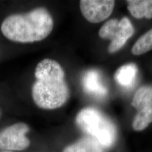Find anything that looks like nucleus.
Here are the masks:
<instances>
[{
	"label": "nucleus",
	"instance_id": "1",
	"mask_svg": "<svg viewBox=\"0 0 152 152\" xmlns=\"http://www.w3.org/2000/svg\"><path fill=\"white\" fill-rule=\"evenodd\" d=\"M36 81L32 87V97L42 109L53 110L64 106L70 97V90L62 66L55 60L45 58L35 68Z\"/></svg>",
	"mask_w": 152,
	"mask_h": 152
},
{
	"label": "nucleus",
	"instance_id": "2",
	"mask_svg": "<svg viewBox=\"0 0 152 152\" xmlns=\"http://www.w3.org/2000/svg\"><path fill=\"white\" fill-rule=\"evenodd\" d=\"M54 20L47 9L39 7L26 14H12L1 25L3 35L19 43H33L45 39L52 33Z\"/></svg>",
	"mask_w": 152,
	"mask_h": 152
},
{
	"label": "nucleus",
	"instance_id": "3",
	"mask_svg": "<svg viewBox=\"0 0 152 152\" xmlns=\"http://www.w3.org/2000/svg\"><path fill=\"white\" fill-rule=\"evenodd\" d=\"M76 124L103 147H111L117 140L115 125L106 115L94 108L82 109L76 117Z\"/></svg>",
	"mask_w": 152,
	"mask_h": 152
},
{
	"label": "nucleus",
	"instance_id": "4",
	"mask_svg": "<svg viewBox=\"0 0 152 152\" xmlns=\"http://www.w3.org/2000/svg\"><path fill=\"white\" fill-rule=\"evenodd\" d=\"M134 33V28L130 20L124 17L120 20L116 18L108 20L100 28L99 35L101 38L111 40L108 50L113 54L122 48Z\"/></svg>",
	"mask_w": 152,
	"mask_h": 152
},
{
	"label": "nucleus",
	"instance_id": "5",
	"mask_svg": "<svg viewBox=\"0 0 152 152\" xmlns=\"http://www.w3.org/2000/svg\"><path fill=\"white\" fill-rule=\"evenodd\" d=\"M131 105L137 109L133 119V130L140 132L145 130L152 123V86L144 85L139 88Z\"/></svg>",
	"mask_w": 152,
	"mask_h": 152
},
{
	"label": "nucleus",
	"instance_id": "6",
	"mask_svg": "<svg viewBox=\"0 0 152 152\" xmlns=\"http://www.w3.org/2000/svg\"><path fill=\"white\" fill-rule=\"evenodd\" d=\"M30 128L24 123H17L0 131V149L1 151H21L29 147L30 141L26 134Z\"/></svg>",
	"mask_w": 152,
	"mask_h": 152
},
{
	"label": "nucleus",
	"instance_id": "7",
	"mask_svg": "<svg viewBox=\"0 0 152 152\" xmlns=\"http://www.w3.org/2000/svg\"><path fill=\"white\" fill-rule=\"evenodd\" d=\"M113 0H81L80 8L83 16L92 23H97L107 19L113 11Z\"/></svg>",
	"mask_w": 152,
	"mask_h": 152
},
{
	"label": "nucleus",
	"instance_id": "8",
	"mask_svg": "<svg viewBox=\"0 0 152 152\" xmlns=\"http://www.w3.org/2000/svg\"><path fill=\"white\" fill-rule=\"evenodd\" d=\"M83 90L89 94L97 97L106 96L108 90L102 80V75L96 70H89L83 77Z\"/></svg>",
	"mask_w": 152,
	"mask_h": 152
},
{
	"label": "nucleus",
	"instance_id": "9",
	"mask_svg": "<svg viewBox=\"0 0 152 152\" xmlns=\"http://www.w3.org/2000/svg\"><path fill=\"white\" fill-rule=\"evenodd\" d=\"M137 73L138 69L136 64H125L117 70L114 78L120 86L125 89H130L135 84Z\"/></svg>",
	"mask_w": 152,
	"mask_h": 152
},
{
	"label": "nucleus",
	"instance_id": "10",
	"mask_svg": "<svg viewBox=\"0 0 152 152\" xmlns=\"http://www.w3.org/2000/svg\"><path fill=\"white\" fill-rule=\"evenodd\" d=\"M63 152H104V147L94 138L85 137L68 145Z\"/></svg>",
	"mask_w": 152,
	"mask_h": 152
},
{
	"label": "nucleus",
	"instance_id": "11",
	"mask_svg": "<svg viewBox=\"0 0 152 152\" xmlns=\"http://www.w3.org/2000/svg\"><path fill=\"white\" fill-rule=\"evenodd\" d=\"M128 9L134 18H152V0H128Z\"/></svg>",
	"mask_w": 152,
	"mask_h": 152
},
{
	"label": "nucleus",
	"instance_id": "12",
	"mask_svg": "<svg viewBox=\"0 0 152 152\" xmlns=\"http://www.w3.org/2000/svg\"><path fill=\"white\" fill-rule=\"evenodd\" d=\"M151 50H152V29L139 38L133 45L131 52L134 55L138 56Z\"/></svg>",
	"mask_w": 152,
	"mask_h": 152
},
{
	"label": "nucleus",
	"instance_id": "13",
	"mask_svg": "<svg viewBox=\"0 0 152 152\" xmlns=\"http://www.w3.org/2000/svg\"><path fill=\"white\" fill-rule=\"evenodd\" d=\"M0 152H14V151H0Z\"/></svg>",
	"mask_w": 152,
	"mask_h": 152
},
{
	"label": "nucleus",
	"instance_id": "14",
	"mask_svg": "<svg viewBox=\"0 0 152 152\" xmlns=\"http://www.w3.org/2000/svg\"><path fill=\"white\" fill-rule=\"evenodd\" d=\"M0 117H1V111H0Z\"/></svg>",
	"mask_w": 152,
	"mask_h": 152
}]
</instances>
